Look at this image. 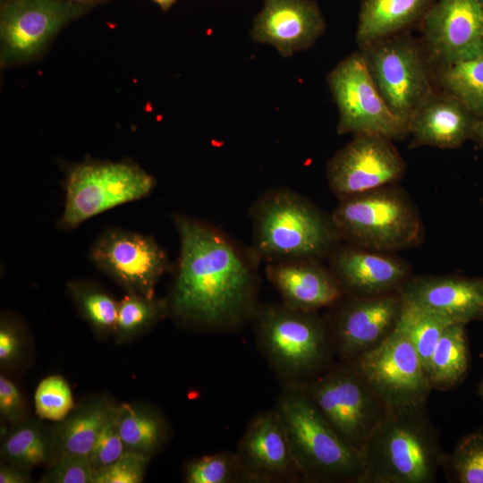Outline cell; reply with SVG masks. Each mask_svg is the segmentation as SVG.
Here are the masks:
<instances>
[{"label":"cell","instance_id":"obj_10","mask_svg":"<svg viewBox=\"0 0 483 483\" xmlns=\"http://www.w3.org/2000/svg\"><path fill=\"white\" fill-rule=\"evenodd\" d=\"M327 81L339 111L338 133L377 134L390 140L409 134L380 96L360 51L342 60Z\"/></svg>","mask_w":483,"mask_h":483},{"label":"cell","instance_id":"obj_8","mask_svg":"<svg viewBox=\"0 0 483 483\" xmlns=\"http://www.w3.org/2000/svg\"><path fill=\"white\" fill-rule=\"evenodd\" d=\"M302 385L338 436L360 452L386 407L354 365L335 367Z\"/></svg>","mask_w":483,"mask_h":483},{"label":"cell","instance_id":"obj_26","mask_svg":"<svg viewBox=\"0 0 483 483\" xmlns=\"http://www.w3.org/2000/svg\"><path fill=\"white\" fill-rule=\"evenodd\" d=\"M436 78L443 90L483 116V53L474 58L437 65Z\"/></svg>","mask_w":483,"mask_h":483},{"label":"cell","instance_id":"obj_45","mask_svg":"<svg viewBox=\"0 0 483 483\" xmlns=\"http://www.w3.org/2000/svg\"><path fill=\"white\" fill-rule=\"evenodd\" d=\"M480 7L483 9V0H476Z\"/></svg>","mask_w":483,"mask_h":483},{"label":"cell","instance_id":"obj_14","mask_svg":"<svg viewBox=\"0 0 483 483\" xmlns=\"http://www.w3.org/2000/svg\"><path fill=\"white\" fill-rule=\"evenodd\" d=\"M90 258L131 293L148 298H154L155 286L168 264L165 251L151 237L118 229L98 237Z\"/></svg>","mask_w":483,"mask_h":483},{"label":"cell","instance_id":"obj_20","mask_svg":"<svg viewBox=\"0 0 483 483\" xmlns=\"http://www.w3.org/2000/svg\"><path fill=\"white\" fill-rule=\"evenodd\" d=\"M266 274L283 304L294 309L315 312L342 295L343 287L334 274L310 259L277 261L267 267Z\"/></svg>","mask_w":483,"mask_h":483},{"label":"cell","instance_id":"obj_2","mask_svg":"<svg viewBox=\"0 0 483 483\" xmlns=\"http://www.w3.org/2000/svg\"><path fill=\"white\" fill-rule=\"evenodd\" d=\"M360 453V483H432L445 455L426 403L386 407Z\"/></svg>","mask_w":483,"mask_h":483},{"label":"cell","instance_id":"obj_37","mask_svg":"<svg viewBox=\"0 0 483 483\" xmlns=\"http://www.w3.org/2000/svg\"><path fill=\"white\" fill-rule=\"evenodd\" d=\"M96 469L89 456L58 454L45 481L54 483H94Z\"/></svg>","mask_w":483,"mask_h":483},{"label":"cell","instance_id":"obj_27","mask_svg":"<svg viewBox=\"0 0 483 483\" xmlns=\"http://www.w3.org/2000/svg\"><path fill=\"white\" fill-rule=\"evenodd\" d=\"M451 324L431 311L402 301L396 326L411 342L426 374L432 353L442 334Z\"/></svg>","mask_w":483,"mask_h":483},{"label":"cell","instance_id":"obj_22","mask_svg":"<svg viewBox=\"0 0 483 483\" xmlns=\"http://www.w3.org/2000/svg\"><path fill=\"white\" fill-rule=\"evenodd\" d=\"M471 112L450 93L435 91L420 106L409 124L411 146L453 148L472 136Z\"/></svg>","mask_w":483,"mask_h":483},{"label":"cell","instance_id":"obj_34","mask_svg":"<svg viewBox=\"0 0 483 483\" xmlns=\"http://www.w3.org/2000/svg\"><path fill=\"white\" fill-rule=\"evenodd\" d=\"M165 305L154 298L131 293L118 302L116 327L122 335L134 334L157 320Z\"/></svg>","mask_w":483,"mask_h":483},{"label":"cell","instance_id":"obj_24","mask_svg":"<svg viewBox=\"0 0 483 483\" xmlns=\"http://www.w3.org/2000/svg\"><path fill=\"white\" fill-rule=\"evenodd\" d=\"M463 324H451L442 334L427 370L431 388L449 390L461 384L468 372L470 351Z\"/></svg>","mask_w":483,"mask_h":483},{"label":"cell","instance_id":"obj_33","mask_svg":"<svg viewBox=\"0 0 483 483\" xmlns=\"http://www.w3.org/2000/svg\"><path fill=\"white\" fill-rule=\"evenodd\" d=\"M72 292L82 314L96 328L115 329L118 302L106 292L88 284H74Z\"/></svg>","mask_w":483,"mask_h":483},{"label":"cell","instance_id":"obj_21","mask_svg":"<svg viewBox=\"0 0 483 483\" xmlns=\"http://www.w3.org/2000/svg\"><path fill=\"white\" fill-rule=\"evenodd\" d=\"M331 265L342 287L357 297L393 292L407 277V268L398 259L357 246L337 251Z\"/></svg>","mask_w":483,"mask_h":483},{"label":"cell","instance_id":"obj_39","mask_svg":"<svg viewBox=\"0 0 483 483\" xmlns=\"http://www.w3.org/2000/svg\"><path fill=\"white\" fill-rule=\"evenodd\" d=\"M21 340L17 331L6 323L0 327V361L2 364L14 360L20 352Z\"/></svg>","mask_w":483,"mask_h":483},{"label":"cell","instance_id":"obj_17","mask_svg":"<svg viewBox=\"0 0 483 483\" xmlns=\"http://www.w3.org/2000/svg\"><path fill=\"white\" fill-rule=\"evenodd\" d=\"M402 306L399 293L356 297L340 310L335 343L348 362L381 343L394 328Z\"/></svg>","mask_w":483,"mask_h":483},{"label":"cell","instance_id":"obj_38","mask_svg":"<svg viewBox=\"0 0 483 483\" xmlns=\"http://www.w3.org/2000/svg\"><path fill=\"white\" fill-rule=\"evenodd\" d=\"M24 411L21 394L17 386L5 377H0V411L11 422L19 420Z\"/></svg>","mask_w":483,"mask_h":483},{"label":"cell","instance_id":"obj_16","mask_svg":"<svg viewBox=\"0 0 483 483\" xmlns=\"http://www.w3.org/2000/svg\"><path fill=\"white\" fill-rule=\"evenodd\" d=\"M234 453L250 482L301 479L275 408L257 414L250 421Z\"/></svg>","mask_w":483,"mask_h":483},{"label":"cell","instance_id":"obj_6","mask_svg":"<svg viewBox=\"0 0 483 483\" xmlns=\"http://www.w3.org/2000/svg\"><path fill=\"white\" fill-rule=\"evenodd\" d=\"M257 335L264 354L286 383L304 384L321 373L330 351L326 329L314 312L284 304L257 314Z\"/></svg>","mask_w":483,"mask_h":483},{"label":"cell","instance_id":"obj_44","mask_svg":"<svg viewBox=\"0 0 483 483\" xmlns=\"http://www.w3.org/2000/svg\"><path fill=\"white\" fill-rule=\"evenodd\" d=\"M477 393H478L479 396L483 399V378H482V380L480 381V383L478 386Z\"/></svg>","mask_w":483,"mask_h":483},{"label":"cell","instance_id":"obj_19","mask_svg":"<svg viewBox=\"0 0 483 483\" xmlns=\"http://www.w3.org/2000/svg\"><path fill=\"white\" fill-rule=\"evenodd\" d=\"M403 302L431 311L452 324L483 320V278L417 277L401 287Z\"/></svg>","mask_w":483,"mask_h":483},{"label":"cell","instance_id":"obj_40","mask_svg":"<svg viewBox=\"0 0 483 483\" xmlns=\"http://www.w3.org/2000/svg\"><path fill=\"white\" fill-rule=\"evenodd\" d=\"M17 467V466H16ZM16 467H4L0 470V483H24L28 478Z\"/></svg>","mask_w":483,"mask_h":483},{"label":"cell","instance_id":"obj_30","mask_svg":"<svg viewBox=\"0 0 483 483\" xmlns=\"http://www.w3.org/2000/svg\"><path fill=\"white\" fill-rule=\"evenodd\" d=\"M51 448L41 429L32 424L20 427L4 440L2 454L21 468L39 465L47 461Z\"/></svg>","mask_w":483,"mask_h":483},{"label":"cell","instance_id":"obj_32","mask_svg":"<svg viewBox=\"0 0 483 483\" xmlns=\"http://www.w3.org/2000/svg\"><path fill=\"white\" fill-rule=\"evenodd\" d=\"M34 402L37 414L53 421L64 420L74 406L71 388L60 376L44 378L36 389Z\"/></svg>","mask_w":483,"mask_h":483},{"label":"cell","instance_id":"obj_43","mask_svg":"<svg viewBox=\"0 0 483 483\" xmlns=\"http://www.w3.org/2000/svg\"><path fill=\"white\" fill-rule=\"evenodd\" d=\"M157 4L164 12L168 11L171 6L176 2V0H152Z\"/></svg>","mask_w":483,"mask_h":483},{"label":"cell","instance_id":"obj_3","mask_svg":"<svg viewBox=\"0 0 483 483\" xmlns=\"http://www.w3.org/2000/svg\"><path fill=\"white\" fill-rule=\"evenodd\" d=\"M275 410L285 428L301 479L360 482V453L338 436L302 384L286 383Z\"/></svg>","mask_w":483,"mask_h":483},{"label":"cell","instance_id":"obj_42","mask_svg":"<svg viewBox=\"0 0 483 483\" xmlns=\"http://www.w3.org/2000/svg\"><path fill=\"white\" fill-rule=\"evenodd\" d=\"M58 1H64V2H69L76 4H81L92 7L97 4H105L110 0H58Z\"/></svg>","mask_w":483,"mask_h":483},{"label":"cell","instance_id":"obj_11","mask_svg":"<svg viewBox=\"0 0 483 483\" xmlns=\"http://www.w3.org/2000/svg\"><path fill=\"white\" fill-rule=\"evenodd\" d=\"M352 363L386 407L426 403L432 389L418 352L396 326Z\"/></svg>","mask_w":483,"mask_h":483},{"label":"cell","instance_id":"obj_41","mask_svg":"<svg viewBox=\"0 0 483 483\" xmlns=\"http://www.w3.org/2000/svg\"><path fill=\"white\" fill-rule=\"evenodd\" d=\"M471 137L483 143V118L476 121Z\"/></svg>","mask_w":483,"mask_h":483},{"label":"cell","instance_id":"obj_5","mask_svg":"<svg viewBox=\"0 0 483 483\" xmlns=\"http://www.w3.org/2000/svg\"><path fill=\"white\" fill-rule=\"evenodd\" d=\"M330 219L337 234L379 252L411 247L422 234L414 206L389 186L341 199Z\"/></svg>","mask_w":483,"mask_h":483},{"label":"cell","instance_id":"obj_36","mask_svg":"<svg viewBox=\"0 0 483 483\" xmlns=\"http://www.w3.org/2000/svg\"><path fill=\"white\" fill-rule=\"evenodd\" d=\"M124 450L119 430V407L110 406L89 456L97 470L115 461Z\"/></svg>","mask_w":483,"mask_h":483},{"label":"cell","instance_id":"obj_9","mask_svg":"<svg viewBox=\"0 0 483 483\" xmlns=\"http://www.w3.org/2000/svg\"><path fill=\"white\" fill-rule=\"evenodd\" d=\"M155 178L131 162H85L66 178L61 226L71 229L114 207L147 196Z\"/></svg>","mask_w":483,"mask_h":483},{"label":"cell","instance_id":"obj_23","mask_svg":"<svg viewBox=\"0 0 483 483\" xmlns=\"http://www.w3.org/2000/svg\"><path fill=\"white\" fill-rule=\"evenodd\" d=\"M436 0H363L356 31L360 47L421 21Z\"/></svg>","mask_w":483,"mask_h":483},{"label":"cell","instance_id":"obj_25","mask_svg":"<svg viewBox=\"0 0 483 483\" xmlns=\"http://www.w3.org/2000/svg\"><path fill=\"white\" fill-rule=\"evenodd\" d=\"M109 409L104 402H94L66 417L55 436L58 454L89 456Z\"/></svg>","mask_w":483,"mask_h":483},{"label":"cell","instance_id":"obj_29","mask_svg":"<svg viewBox=\"0 0 483 483\" xmlns=\"http://www.w3.org/2000/svg\"><path fill=\"white\" fill-rule=\"evenodd\" d=\"M444 467L448 481L483 483V430L464 436L449 454H445Z\"/></svg>","mask_w":483,"mask_h":483},{"label":"cell","instance_id":"obj_4","mask_svg":"<svg viewBox=\"0 0 483 483\" xmlns=\"http://www.w3.org/2000/svg\"><path fill=\"white\" fill-rule=\"evenodd\" d=\"M255 251L282 261L310 259L324 255L337 233L314 206L286 190L267 192L252 211Z\"/></svg>","mask_w":483,"mask_h":483},{"label":"cell","instance_id":"obj_1","mask_svg":"<svg viewBox=\"0 0 483 483\" xmlns=\"http://www.w3.org/2000/svg\"><path fill=\"white\" fill-rule=\"evenodd\" d=\"M181 243L172 292L174 313L190 321L226 327L250 310L255 293L251 261L225 234L208 224L175 216Z\"/></svg>","mask_w":483,"mask_h":483},{"label":"cell","instance_id":"obj_12","mask_svg":"<svg viewBox=\"0 0 483 483\" xmlns=\"http://www.w3.org/2000/svg\"><path fill=\"white\" fill-rule=\"evenodd\" d=\"M90 9L58 0H10L2 4V67L33 60L63 28Z\"/></svg>","mask_w":483,"mask_h":483},{"label":"cell","instance_id":"obj_28","mask_svg":"<svg viewBox=\"0 0 483 483\" xmlns=\"http://www.w3.org/2000/svg\"><path fill=\"white\" fill-rule=\"evenodd\" d=\"M119 430L126 450L149 455L165 438V426L157 415L123 404L119 407Z\"/></svg>","mask_w":483,"mask_h":483},{"label":"cell","instance_id":"obj_15","mask_svg":"<svg viewBox=\"0 0 483 483\" xmlns=\"http://www.w3.org/2000/svg\"><path fill=\"white\" fill-rule=\"evenodd\" d=\"M421 22L426 50L437 65L483 53V9L476 0H436Z\"/></svg>","mask_w":483,"mask_h":483},{"label":"cell","instance_id":"obj_7","mask_svg":"<svg viewBox=\"0 0 483 483\" xmlns=\"http://www.w3.org/2000/svg\"><path fill=\"white\" fill-rule=\"evenodd\" d=\"M360 47L380 96L409 132L412 116L434 90L427 50L400 33Z\"/></svg>","mask_w":483,"mask_h":483},{"label":"cell","instance_id":"obj_46","mask_svg":"<svg viewBox=\"0 0 483 483\" xmlns=\"http://www.w3.org/2000/svg\"><path fill=\"white\" fill-rule=\"evenodd\" d=\"M8 1H10V0H0L1 4H4V3L8 2Z\"/></svg>","mask_w":483,"mask_h":483},{"label":"cell","instance_id":"obj_13","mask_svg":"<svg viewBox=\"0 0 483 483\" xmlns=\"http://www.w3.org/2000/svg\"><path fill=\"white\" fill-rule=\"evenodd\" d=\"M404 171L405 163L392 140L359 134L330 159L327 180L341 199L389 186Z\"/></svg>","mask_w":483,"mask_h":483},{"label":"cell","instance_id":"obj_18","mask_svg":"<svg viewBox=\"0 0 483 483\" xmlns=\"http://www.w3.org/2000/svg\"><path fill=\"white\" fill-rule=\"evenodd\" d=\"M324 30L322 13L311 0H264V7L254 20L251 37L289 56L312 47Z\"/></svg>","mask_w":483,"mask_h":483},{"label":"cell","instance_id":"obj_35","mask_svg":"<svg viewBox=\"0 0 483 483\" xmlns=\"http://www.w3.org/2000/svg\"><path fill=\"white\" fill-rule=\"evenodd\" d=\"M148 458L143 453L125 449L115 461L96 470L94 483H140Z\"/></svg>","mask_w":483,"mask_h":483},{"label":"cell","instance_id":"obj_31","mask_svg":"<svg viewBox=\"0 0 483 483\" xmlns=\"http://www.w3.org/2000/svg\"><path fill=\"white\" fill-rule=\"evenodd\" d=\"M188 483L250 482L235 453L218 452L192 461L186 469Z\"/></svg>","mask_w":483,"mask_h":483}]
</instances>
